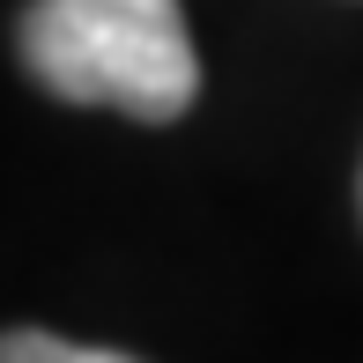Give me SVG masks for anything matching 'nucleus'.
Returning a JSON list of instances; mask_svg holds the SVG:
<instances>
[{"label":"nucleus","instance_id":"obj_1","mask_svg":"<svg viewBox=\"0 0 363 363\" xmlns=\"http://www.w3.org/2000/svg\"><path fill=\"white\" fill-rule=\"evenodd\" d=\"M23 67L67 104H104L148 126L201 96L178 0H38L23 15Z\"/></svg>","mask_w":363,"mask_h":363},{"label":"nucleus","instance_id":"obj_2","mask_svg":"<svg viewBox=\"0 0 363 363\" xmlns=\"http://www.w3.org/2000/svg\"><path fill=\"white\" fill-rule=\"evenodd\" d=\"M0 363H134L119 349H82V341H60V334H0Z\"/></svg>","mask_w":363,"mask_h":363},{"label":"nucleus","instance_id":"obj_3","mask_svg":"<svg viewBox=\"0 0 363 363\" xmlns=\"http://www.w3.org/2000/svg\"><path fill=\"white\" fill-rule=\"evenodd\" d=\"M356 201H363V186H356Z\"/></svg>","mask_w":363,"mask_h":363}]
</instances>
